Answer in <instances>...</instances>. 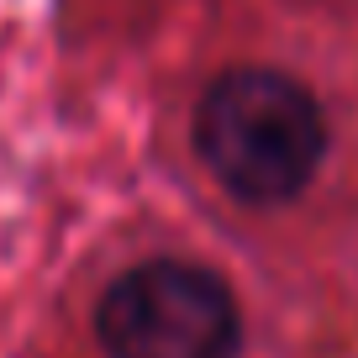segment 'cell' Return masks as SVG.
Masks as SVG:
<instances>
[{"label": "cell", "mask_w": 358, "mask_h": 358, "mask_svg": "<svg viewBox=\"0 0 358 358\" xmlns=\"http://www.w3.org/2000/svg\"><path fill=\"white\" fill-rule=\"evenodd\" d=\"M169 153L243 222L358 201V32L285 0H222L169 95Z\"/></svg>", "instance_id": "6da1fadb"}, {"label": "cell", "mask_w": 358, "mask_h": 358, "mask_svg": "<svg viewBox=\"0 0 358 358\" xmlns=\"http://www.w3.org/2000/svg\"><path fill=\"white\" fill-rule=\"evenodd\" d=\"M95 358H248L253 295L243 274L190 243H132L85 295Z\"/></svg>", "instance_id": "7a4b0ae2"}, {"label": "cell", "mask_w": 358, "mask_h": 358, "mask_svg": "<svg viewBox=\"0 0 358 358\" xmlns=\"http://www.w3.org/2000/svg\"><path fill=\"white\" fill-rule=\"evenodd\" d=\"M295 11H311V16H337V22H358V0H285Z\"/></svg>", "instance_id": "3957f363"}]
</instances>
